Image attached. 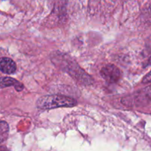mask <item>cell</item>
Wrapping results in <instances>:
<instances>
[{
  "label": "cell",
  "mask_w": 151,
  "mask_h": 151,
  "mask_svg": "<svg viewBox=\"0 0 151 151\" xmlns=\"http://www.w3.org/2000/svg\"><path fill=\"white\" fill-rule=\"evenodd\" d=\"M9 134V125L6 122H0V143H2L7 139Z\"/></svg>",
  "instance_id": "obj_5"
},
{
  "label": "cell",
  "mask_w": 151,
  "mask_h": 151,
  "mask_svg": "<svg viewBox=\"0 0 151 151\" xmlns=\"http://www.w3.org/2000/svg\"><path fill=\"white\" fill-rule=\"evenodd\" d=\"M15 87L16 91H20L24 88V86L22 83L16 81L14 78H10V77H5V78H0V88H4V87L8 86Z\"/></svg>",
  "instance_id": "obj_4"
},
{
  "label": "cell",
  "mask_w": 151,
  "mask_h": 151,
  "mask_svg": "<svg viewBox=\"0 0 151 151\" xmlns=\"http://www.w3.org/2000/svg\"><path fill=\"white\" fill-rule=\"evenodd\" d=\"M104 80L110 83H114L121 78V72L118 68L113 64H107L104 66L100 72Z\"/></svg>",
  "instance_id": "obj_2"
},
{
  "label": "cell",
  "mask_w": 151,
  "mask_h": 151,
  "mask_svg": "<svg viewBox=\"0 0 151 151\" xmlns=\"http://www.w3.org/2000/svg\"><path fill=\"white\" fill-rule=\"evenodd\" d=\"M16 65L12 59L9 58H0V71L3 73L10 75L16 72Z\"/></svg>",
  "instance_id": "obj_3"
},
{
  "label": "cell",
  "mask_w": 151,
  "mask_h": 151,
  "mask_svg": "<svg viewBox=\"0 0 151 151\" xmlns=\"http://www.w3.org/2000/svg\"><path fill=\"white\" fill-rule=\"evenodd\" d=\"M75 99L65 95L50 94L41 97L36 101V106L39 109H53L62 107H73L76 106Z\"/></svg>",
  "instance_id": "obj_1"
},
{
  "label": "cell",
  "mask_w": 151,
  "mask_h": 151,
  "mask_svg": "<svg viewBox=\"0 0 151 151\" xmlns=\"http://www.w3.org/2000/svg\"><path fill=\"white\" fill-rule=\"evenodd\" d=\"M151 82V71L149 72V73L147 74L144 78L142 79V83H148Z\"/></svg>",
  "instance_id": "obj_6"
},
{
  "label": "cell",
  "mask_w": 151,
  "mask_h": 151,
  "mask_svg": "<svg viewBox=\"0 0 151 151\" xmlns=\"http://www.w3.org/2000/svg\"><path fill=\"white\" fill-rule=\"evenodd\" d=\"M0 151H8L5 147H0Z\"/></svg>",
  "instance_id": "obj_7"
}]
</instances>
